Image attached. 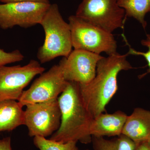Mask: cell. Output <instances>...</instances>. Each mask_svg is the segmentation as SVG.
Instances as JSON below:
<instances>
[{
    "label": "cell",
    "instance_id": "obj_9",
    "mask_svg": "<svg viewBox=\"0 0 150 150\" xmlns=\"http://www.w3.org/2000/svg\"><path fill=\"white\" fill-rule=\"evenodd\" d=\"M50 6L34 2L0 4V28L6 30L17 25L28 28L40 24Z\"/></svg>",
    "mask_w": 150,
    "mask_h": 150
},
{
    "label": "cell",
    "instance_id": "obj_4",
    "mask_svg": "<svg viewBox=\"0 0 150 150\" xmlns=\"http://www.w3.org/2000/svg\"><path fill=\"white\" fill-rule=\"evenodd\" d=\"M72 44L76 50L108 56L117 52V42L112 33L86 21L76 15L69 17Z\"/></svg>",
    "mask_w": 150,
    "mask_h": 150
},
{
    "label": "cell",
    "instance_id": "obj_2",
    "mask_svg": "<svg viewBox=\"0 0 150 150\" xmlns=\"http://www.w3.org/2000/svg\"><path fill=\"white\" fill-rule=\"evenodd\" d=\"M58 100L61 124L50 139L62 143L79 142L86 144L91 142L90 126L93 118L84 104L79 83L68 81Z\"/></svg>",
    "mask_w": 150,
    "mask_h": 150
},
{
    "label": "cell",
    "instance_id": "obj_24",
    "mask_svg": "<svg viewBox=\"0 0 150 150\" xmlns=\"http://www.w3.org/2000/svg\"><path fill=\"white\" fill-rule=\"evenodd\" d=\"M1 0H0V2H1Z\"/></svg>",
    "mask_w": 150,
    "mask_h": 150
},
{
    "label": "cell",
    "instance_id": "obj_7",
    "mask_svg": "<svg viewBox=\"0 0 150 150\" xmlns=\"http://www.w3.org/2000/svg\"><path fill=\"white\" fill-rule=\"evenodd\" d=\"M45 69L40 63L31 60L27 65L0 67V102L7 100L18 101L24 89Z\"/></svg>",
    "mask_w": 150,
    "mask_h": 150
},
{
    "label": "cell",
    "instance_id": "obj_3",
    "mask_svg": "<svg viewBox=\"0 0 150 150\" xmlns=\"http://www.w3.org/2000/svg\"><path fill=\"white\" fill-rule=\"evenodd\" d=\"M40 24L45 32L43 45L37 57L45 64L60 56L67 57L72 49L69 25L64 20L57 4H51Z\"/></svg>",
    "mask_w": 150,
    "mask_h": 150
},
{
    "label": "cell",
    "instance_id": "obj_23",
    "mask_svg": "<svg viewBox=\"0 0 150 150\" xmlns=\"http://www.w3.org/2000/svg\"><path fill=\"white\" fill-rule=\"evenodd\" d=\"M88 150V149H86V150Z\"/></svg>",
    "mask_w": 150,
    "mask_h": 150
},
{
    "label": "cell",
    "instance_id": "obj_20",
    "mask_svg": "<svg viewBox=\"0 0 150 150\" xmlns=\"http://www.w3.org/2000/svg\"><path fill=\"white\" fill-rule=\"evenodd\" d=\"M4 4L7 3L20 2H34L50 4L49 0H1Z\"/></svg>",
    "mask_w": 150,
    "mask_h": 150
},
{
    "label": "cell",
    "instance_id": "obj_19",
    "mask_svg": "<svg viewBox=\"0 0 150 150\" xmlns=\"http://www.w3.org/2000/svg\"><path fill=\"white\" fill-rule=\"evenodd\" d=\"M0 150H12L10 137H6L0 140Z\"/></svg>",
    "mask_w": 150,
    "mask_h": 150
},
{
    "label": "cell",
    "instance_id": "obj_10",
    "mask_svg": "<svg viewBox=\"0 0 150 150\" xmlns=\"http://www.w3.org/2000/svg\"><path fill=\"white\" fill-rule=\"evenodd\" d=\"M103 56L84 51L74 49L59 64L62 66L65 80L79 84H86L95 77L97 65Z\"/></svg>",
    "mask_w": 150,
    "mask_h": 150
},
{
    "label": "cell",
    "instance_id": "obj_15",
    "mask_svg": "<svg viewBox=\"0 0 150 150\" xmlns=\"http://www.w3.org/2000/svg\"><path fill=\"white\" fill-rule=\"evenodd\" d=\"M93 150H134L136 144L123 135L108 140L103 137H92Z\"/></svg>",
    "mask_w": 150,
    "mask_h": 150
},
{
    "label": "cell",
    "instance_id": "obj_16",
    "mask_svg": "<svg viewBox=\"0 0 150 150\" xmlns=\"http://www.w3.org/2000/svg\"><path fill=\"white\" fill-rule=\"evenodd\" d=\"M77 143L74 142L62 143L48 139L45 137H33L34 144L39 150H79Z\"/></svg>",
    "mask_w": 150,
    "mask_h": 150
},
{
    "label": "cell",
    "instance_id": "obj_5",
    "mask_svg": "<svg viewBox=\"0 0 150 150\" xmlns=\"http://www.w3.org/2000/svg\"><path fill=\"white\" fill-rule=\"evenodd\" d=\"M76 15L110 33L123 28L126 19L117 0H83Z\"/></svg>",
    "mask_w": 150,
    "mask_h": 150
},
{
    "label": "cell",
    "instance_id": "obj_8",
    "mask_svg": "<svg viewBox=\"0 0 150 150\" xmlns=\"http://www.w3.org/2000/svg\"><path fill=\"white\" fill-rule=\"evenodd\" d=\"M68 81L65 80L61 65L53 66L42 73L29 88L24 91L18 100L23 106L58 99L65 90Z\"/></svg>",
    "mask_w": 150,
    "mask_h": 150
},
{
    "label": "cell",
    "instance_id": "obj_18",
    "mask_svg": "<svg viewBox=\"0 0 150 150\" xmlns=\"http://www.w3.org/2000/svg\"><path fill=\"white\" fill-rule=\"evenodd\" d=\"M24 58V56L18 50L6 52L0 48V67L11 63L21 62Z\"/></svg>",
    "mask_w": 150,
    "mask_h": 150
},
{
    "label": "cell",
    "instance_id": "obj_22",
    "mask_svg": "<svg viewBox=\"0 0 150 150\" xmlns=\"http://www.w3.org/2000/svg\"><path fill=\"white\" fill-rule=\"evenodd\" d=\"M147 142L148 144H149V146H150V137H149V139H148L147 141Z\"/></svg>",
    "mask_w": 150,
    "mask_h": 150
},
{
    "label": "cell",
    "instance_id": "obj_1",
    "mask_svg": "<svg viewBox=\"0 0 150 150\" xmlns=\"http://www.w3.org/2000/svg\"><path fill=\"white\" fill-rule=\"evenodd\" d=\"M128 56V53L116 52L103 57L98 63L95 77L88 83H79L81 97L93 118L106 112V105L118 90L119 73L133 69L127 60Z\"/></svg>",
    "mask_w": 150,
    "mask_h": 150
},
{
    "label": "cell",
    "instance_id": "obj_6",
    "mask_svg": "<svg viewBox=\"0 0 150 150\" xmlns=\"http://www.w3.org/2000/svg\"><path fill=\"white\" fill-rule=\"evenodd\" d=\"M24 110V125L30 137H48L59 129L61 112L58 99L28 105Z\"/></svg>",
    "mask_w": 150,
    "mask_h": 150
},
{
    "label": "cell",
    "instance_id": "obj_14",
    "mask_svg": "<svg viewBox=\"0 0 150 150\" xmlns=\"http://www.w3.org/2000/svg\"><path fill=\"white\" fill-rule=\"evenodd\" d=\"M117 3L125 10L126 18H134L146 29L147 23L145 18L150 12V0H117Z\"/></svg>",
    "mask_w": 150,
    "mask_h": 150
},
{
    "label": "cell",
    "instance_id": "obj_13",
    "mask_svg": "<svg viewBox=\"0 0 150 150\" xmlns=\"http://www.w3.org/2000/svg\"><path fill=\"white\" fill-rule=\"evenodd\" d=\"M23 106L14 100L0 102V133L13 131L24 125Z\"/></svg>",
    "mask_w": 150,
    "mask_h": 150
},
{
    "label": "cell",
    "instance_id": "obj_11",
    "mask_svg": "<svg viewBox=\"0 0 150 150\" xmlns=\"http://www.w3.org/2000/svg\"><path fill=\"white\" fill-rule=\"evenodd\" d=\"M136 144L147 142L150 137V111L141 108L127 116L122 132Z\"/></svg>",
    "mask_w": 150,
    "mask_h": 150
},
{
    "label": "cell",
    "instance_id": "obj_17",
    "mask_svg": "<svg viewBox=\"0 0 150 150\" xmlns=\"http://www.w3.org/2000/svg\"><path fill=\"white\" fill-rule=\"evenodd\" d=\"M122 36H123V40L126 42V44L129 46V52H128L129 55H137V56H143L147 62V66L149 67V69H148L146 72L143 74L140 75L139 76L140 79L144 77L146 75H148V74L150 73V34H147L146 39H143L141 41V44L143 46H146L148 48V51L146 52L136 51L135 49L131 48L124 34H122Z\"/></svg>",
    "mask_w": 150,
    "mask_h": 150
},
{
    "label": "cell",
    "instance_id": "obj_12",
    "mask_svg": "<svg viewBox=\"0 0 150 150\" xmlns=\"http://www.w3.org/2000/svg\"><path fill=\"white\" fill-rule=\"evenodd\" d=\"M128 115L118 110L111 113L103 112L93 118L90 126L92 137H118L122 134Z\"/></svg>",
    "mask_w": 150,
    "mask_h": 150
},
{
    "label": "cell",
    "instance_id": "obj_21",
    "mask_svg": "<svg viewBox=\"0 0 150 150\" xmlns=\"http://www.w3.org/2000/svg\"><path fill=\"white\" fill-rule=\"evenodd\" d=\"M134 150H150V146L147 142H143L136 144Z\"/></svg>",
    "mask_w": 150,
    "mask_h": 150
}]
</instances>
